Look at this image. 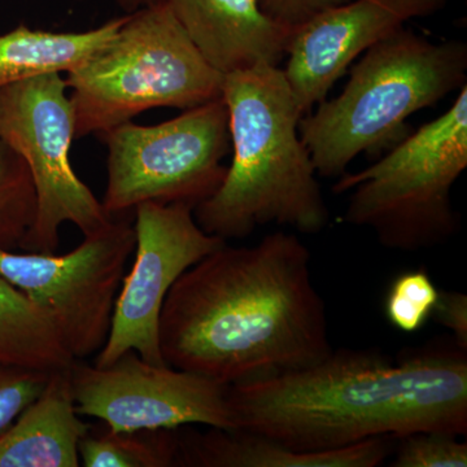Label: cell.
Wrapping results in <instances>:
<instances>
[{
  "label": "cell",
  "mask_w": 467,
  "mask_h": 467,
  "mask_svg": "<svg viewBox=\"0 0 467 467\" xmlns=\"http://www.w3.org/2000/svg\"><path fill=\"white\" fill-rule=\"evenodd\" d=\"M310 252L276 232L221 245L180 276L160 316L167 365L236 384L312 367L333 353Z\"/></svg>",
  "instance_id": "cell-1"
},
{
  "label": "cell",
  "mask_w": 467,
  "mask_h": 467,
  "mask_svg": "<svg viewBox=\"0 0 467 467\" xmlns=\"http://www.w3.org/2000/svg\"><path fill=\"white\" fill-rule=\"evenodd\" d=\"M463 349L402 359L339 350L312 365L227 389L234 429L257 432L291 450L319 451L376 436L467 432Z\"/></svg>",
  "instance_id": "cell-2"
},
{
  "label": "cell",
  "mask_w": 467,
  "mask_h": 467,
  "mask_svg": "<svg viewBox=\"0 0 467 467\" xmlns=\"http://www.w3.org/2000/svg\"><path fill=\"white\" fill-rule=\"evenodd\" d=\"M221 97L233 160L217 192L193 209L198 225L226 242L266 225L321 233L328 209L284 69L259 66L223 76Z\"/></svg>",
  "instance_id": "cell-3"
},
{
  "label": "cell",
  "mask_w": 467,
  "mask_h": 467,
  "mask_svg": "<svg viewBox=\"0 0 467 467\" xmlns=\"http://www.w3.org/2000/svg\"><path fill=\"white\" fill-rule=\"evenodd\" d=\"M467 81V45L436 43L402 26L364 52L342 94L301 117L299 133L321 177L337 178L361 153L392 149L407 119Z\"/></svg>",
  "instance_id": "cell-4"
},
{
  "label": "cell",
  "mask_w": 467,
  "mask_h": 467,
  "mask_svg": "<svg viewBox=\"0 0 467 467\" xmlns=\"http://www.w3.org/2000/svg\"><path fill=\"white\" fill-rule=\"evenodd\" d=\"M76 140L100 134L155 109H190L223 95L167 0L133 14L107 45L67 73Z\"/></svg>",
  "instance_id": "cell-5"
},
{
  "label": "cell",
  "mask_w": 467,
  "mask_h": 467,
  "mask_svg": "<svg viewBox=\"0 0 467 467\" xmlns=\"http://www.w3.org/2000/svg\"><path fill=\"white\" fill-rule=\"evenodd\" d=\"M466 168L467 85L450 109L402 138L376 164L344 173L333 192H350L344 223L368 227L391 250H426L459 230L451 189Z\"/></svg>",
  "instance_id": "cell-6"
},
{
  "label": "cell",
  "mask_w": 467,
  "mask_h": 467,
  "mask_svg": "<svg viewBox=\"0 0 467 467\" xmlns=\"http://www.w3.org/2000/svg\"><path fill=\"white\" fill-rule=\"evenodd\" d=\"M97 137L109 150L100 202L112 218L125 217L147 202L195 209L223 183V160L232 150L223 97L161 124L128 121Z\"/></svg>",
  "instance_id": "cell-7"
},
{
  "label": "cell",
  "mask_w": 467,
  "mask_h": 467,
  "mask_svg": "<svg viewBox=\"0 0 467 467\" xmlns=\"http://www.w3.org/2000/svg\"><path fill=\"white\" fill-rule=\"evenodd\" d=\"M63 73H47L0 88V140L29 168L36 217L18 250L57 254L61 225L84 236L113 220L70 164L75 110Z\"/></svg>",
  "instance_id": "cell-8"
},
{
  "label": "cell",
  "mask_w": 467,
  "mask_h": 467,
  "mask_svg": "<svg viewBox=\"0 0 467 467\" xmlns=\"http://www.w3.org/2000/svg\"><path fill=\"white\" fill-rule=\"evenodd\" d=\"M135 248L134 226L113 218L66 254L0 247V276L47 313L75 359L109 339L113 309Z\"/></svg>",
  "instance_id": "cell-9"
},
{
  "label": "cell",
  "mask_w": 467,
  "mask_h": 467,
  "mask_svg": "<svg viewBox=\"0 0 467 467\" xmlns=\"http://www.w3.org/2000/svg\"><path fill=\"white\" fill-rule=\"evenodd\" d=\"M134 212V261L122 278L109 339L94 356L95 367H109L129 350L150 364L167 365L159 331L169 291L186 270L227 243L198 225L192 205L147 202Z\"/></svg>",
  "instance_id": "cell-10"
},
{
  "label": "cell",
  "mask_w": 467,
  "mask_h": 467,
  "mask_svg": "<svg viewBox=\"0 0 467 467\" xmlns=\"http://www.w3.org/2000/svg\"><path fill=\"white\" fill-rule=\"evenodd\" d=\"M77 413L110 431L174 430L190 425L233 430L227 384L129 350L109 367L75 359L70 367Z\"/></svg>",
  "instance_id": "cell-11"
},
{
  "label": "cell",
  "mask_w": 467,
  "mask_h": 467,
  "mask_svg": "<svg viewBox=\"0 0 467 467\" xmlns=\"http://www.w3.org/2000/svg\"><path fill=\"white\" fill-rule=\"evenodd\" d=\"M450 0H350L299 27L288 45L285 78L304 115L327 97L368 48Z\"/></svg>",
  "instance_id": "cell-12"
},
{
  "label": "cell",
  "mask_w": 467,
  "mask_h": 467,
  "mask_svg": "<svg viewBox=\"0 0 467 467\" xmlns=\"http://www.w3.org/2000/svg\"><path fill=\"white\" fill-rule=\"evenodd\" d=\"M202 58L226 76L279 67L292 33L264 14L259 0H167Z\"/></svg>",
  "instance_id": "cell-13"
},
{
  "label": "cell",
  "mask_w": 467,
  "mask_h": 467,
  "mask_svg": "<svg viewBox=\"0 0 467 467\" xmlns=\"http://www.w3.org/2000/svg\"><path fill=\"white\" fill-rule=\"evenodd\" d=\"M177 466L190 467H377L393 451L392 436H376L337 450L300 451L257 432L208 427L180 432Z\"/></svg>",
  "instance_id": "cell-14"
},
{
  "label": "cell",
  "mask_w": 467,
  "mask_h": 467,
  "mask_svg": "<svg viewBox=\"0 0 467 467\" xmlns=\"http://www.w3.org/2000/svg\"><path fill=\"white\" fill-rule=\"evenodd\" d=\"M77 413L70 368L52 371L38 398L0 436V467H78L91 425Z\"/></svg>",
  "instance_id": "cell-15"
},
{
  "label": "cell",
  "mask_w": 467,
  "mask_h": 467,
  "mask_svg": "<svg viewBox=\"0 0 467 467\" xmlns=\"http://www.w3.org/2000/svg\"><path fill=\"white\" fill-rule=\"evenodd\" d=\"M125 20L126 14L94 29L72 33L20 24L0 34V88L47 73H69L107 45Z\"/></svg>",
  "instance_id": "cell-16"
},
{
  "label": "cell",
  "mask_w": 467,
  "mask_h": 467,
  "mask_svg": "<svg viewBox=\"0 0 467 467\" xmlns=\"http://www.w3.org/2000/svg\"><path fill=\"white\" fill-rule=\"evenodd\" d=\"M73 362L47 313L0 276V365L52 373Z\"/></svg>",
  "instance_id": "cell-17"
},
{
  "label": "cell",
  "mask_w": 467,
  "mask_h": 467,
  "mask_svg": "<svg viewBox=\"0 0 467 467\" xmlns=\"http://www.w3.org/2000/svg\"><path fill=\"white\" fill-rule=\"evenodd\" d=\"M85 467H173L180 454V434L174 430L88 432L79 442Z\"/></svg>",
  "instance_id": "cell-18"
},
{
  "label": "cell",
  "mask_w": 467,
  "mask_h": 467,
  "mask_svg": "<svg viewBox=\"0 0 467 467\" xmlns=\"http://www.w3.org/2000/svg\"><path fill=\"white\" fill-rule=\"evenodd\" d=\"M36 195L24 159L0 140V247L15 251L36 217Z\"/></svg>",
  "instance_id": "cell-19"
},
{
  "label": "cell",
  "mask_w": 467,
  "mask_h": 467,
  "mask_svg": "<svg viewBox=\"0 0 467 467\" xmlns=\"http://www.w3.org/2000/svg\"><path fill=\"white\" fill-rule=\"evenodd\" d=\"M439 291L431 276L423 270L399 275L387 295V318L393 327L404 333H416L431 317Z\"/></svg>",
  "instance_id": "cell-20"
},
{
  "label": "cell",
  "mask_w": 467,
  "mask_h": 467,
  "mask_svg": "<svg viewBox=\"0 0 467 467\" xmlns=\"http://www.w3.org/2000/svg\"><path fill=\"white\" fill-rule=\"evenodd\" d=\"M400 441L393 467H466L467 444L459 436L442 432H414Z\"/></svg>",
  "instance_id": "cell-21"
},
{
  "label": "cell",
  "mask_w": 467,
  "mask_h": 467,
  "mask_svg": "<svg viewBox=\"0 0 467 467\" xmlns=\"http://www.w3.org/2000/svg\"><path fill=\"white\" fill-rule=\"evenodd\" d=\"M51 373L0 365V436L38 398Z\"/></svg>",
  "instance_id": "cell-22"
},
{
  "label": "cell",
  "mask_w": 467,
  "mask_h": 467,
  "mask_svg": "<svg viewBox=\"0 0 467 467\" xmlns=\"http://www.w3.org/2000/svg\"><path fill=\"white\" fill-rule=\"evenodd\" d=\"M260 7L270 20L292 34L327 9L350 0H259Z\"/></svg>",
  "instance_id": "cell-23"
},
{
  "label": "cell",
  "mask_w": 467,
  "mask_h": 467,
  "mask_svg": "<svg viewBox=\"0 0 467 467\" xmlns=\"http://www.w3.org/2000/svg\"><path fill=\"white\" fill-rule=\"evenodd\" d=\"M436 321L451 330L459 348L467 349V295L456 291L439 292L434 312Z\"/></svg>",
  "instance_id": "cell-24"
},
{
  "label": "cell",
  "mask_w": 467,
  "mask_h": 467,
  "mask_svg": "<svg viewBox=\"0 0 467 467\" xmlns=\"http://www.w3.org/2000/svg\"><path fill=\"white\" fill-rule=\"evenodd\" d=\"M73 2H85V0H73ZM158 0H115L117 5L125 12V14H133L138 9L147 7Z\"/></svg>",
  "instance_id": "cell-25"
}]
</instances>
